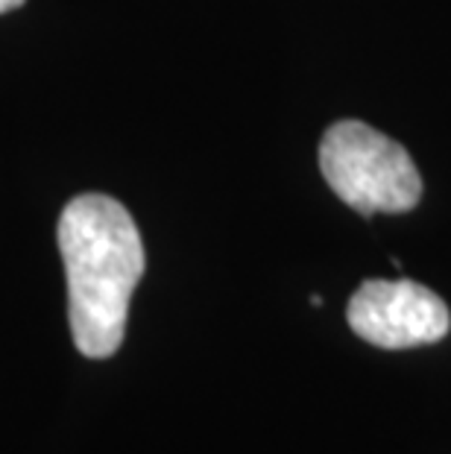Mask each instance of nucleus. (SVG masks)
I'll use <instances>...</instances> for the list:
<instances>
[{
	"instance_id": "nucleus-1",
	"label": "nucleus",
	"mask_w": 451,
	"mask_h": 454,
	"mask_svg": "<svg viewBox=\"0 0 451 454\" xmlns=\"http://www.w3.org/2000/svg\"><path fill=\"white\" fill-rule=\"evenodd\" d=\"M68 276V320L85 357H112L127 334L129 299L147 255L136 220L118 200L82 194L65 206L56 229Z\"/></svg>"
},
{
	"instance_id": "nucleus-2",
	"label": "nucleus",
	"mask_w": 451,
	"mask_h": 454,
	"mask_svg": "<svg viewBox=\"0 0 451 454\" xmlns=\"http://www.w3.org/2000/svg\"><path fill=\"white\" fill-rule=\"evenodd\" d=\"M329 188L358 215H405L422 200V176L399 141L363 121H338L320 141Z\"/></svg>"
},
{
	"instance_id": "nucleus-3",
	"label": "nucleus",
	"mask_w": 451,
	"mask_h": 454,
	"mask_svg": "<svg viewBox=\"0 0 451 454\" xmlns=\"http://www.w3.org/2000/svg\"><path fill=\"white\" fill-rule=\"evenodd\" d=\"M349 328L378 349H414L443 340L451 328L446 302L410 278H369L346 308Z\"/></svg>"
},
{
	"instance_id": "nucleus-4",
	"label": "nucleus",
	"mask_w": 451,
	"mask_h": 454,
	"mask_svg": "<svg viewBox=\"0 0 451 454\" xmlns=\"http://www.w3.org/2000/svg\"><path fill=\"white\" fill-rule=\"evenodd\" d=\"M24 6V0H0V15L4 12H12V9Z\"/></svg>"
}]
</instances>
